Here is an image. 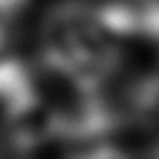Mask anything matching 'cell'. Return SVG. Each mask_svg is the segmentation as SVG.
I'll return each mask as SVG.
<instances>
[{"label": "cell", "mask_w": 159, "mask_h": 159, "mask_svg": "<svg viewBox=\"0 0 159 159\" xmlns=\"http://www.w3.org/2000/svg\"><path fill=\"white\" fill-rule=\"evenodd\" d=\"M132 37L127 0H65L42 20L37 47L50 70L102 84L124 60Z\"/></svg>", "instance_id": "6da1fadb"}, {"label": "cell", "mask_w": 159, "mask_h": 159, "mask_svg": "<svg viewBox=\"0 0 159 159\" xmlns=\"http://www.w3.org/2000/svg\"><path fill=\"white\" fill-rule=\"evenodd\" d=\"M72 159H127L119 149H112V147H94V149H87Z\"/></svg>", "instance_id": "7a4b0ae2"}, {"label": "cell", "mask_w": 159, "mask_h": 159, "mask_svg": "<svg viewBox=\"0 0 159 159\" xmlns=\"http://www.w3.org/2000/svg\"><path fill=\"white\" fill-rule=\"evenodd\" d=\"M27 0H0V17H7L12 15L15 10H20Z\"/></svg>", "instance_id": "3957f363"}]
</instances>
